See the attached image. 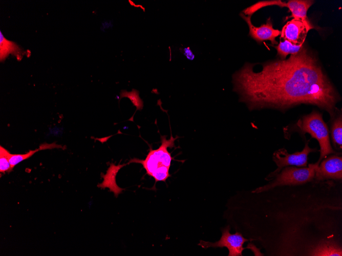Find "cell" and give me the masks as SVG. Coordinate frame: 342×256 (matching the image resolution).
Returning <instances> with one entry per match:
<instances>
[{
    "mask_svg": "<svg viewBox=\"0 0 342 256\" xmlns=\"http://www.w3.org/2000/svg\"><path fill=\"white\" fill-rule=\"evenodd\" d=\"M178 138V136L174 137L172 134L168 139H166L165 135L161 136V145L158 148L154 150L150 147L144 159L134 158L130 160L129 164H141L146 174L153 177L155 182H165L167 179L171 176L169 170L172 160L174 159L167 148L175 147V141Z\"/></svg>",
    "mask_w": 342,
    "mask_h": 256,
    "instance_id": "cell-3",
    "label": "cell"
},
{
    "mask_svg": "<svg viewBox=\"0 0 342 256\" xmlns=\"http://www.w3.org/2000/svg\"><path fill=\"white\" fill-rule=\"evenodd\" d=\"M313 3V1L291 0L287 3L284 2L283 7H287L291 12V15L288 17L310 22L307 16V12Z\"/></svg>",
    "mask_w": 342,
    "mask_h": 256,
    "instance_id": "cell-11",
    "label": "cell"
},
{
    "mask_svg": "<svg viewBox=\"0 0 342 256\" xmlns=\"http://www.w3.org/2000/svg\"><path fill=\"white\" fill-rule=\"evenodd\" d=\"M314 28L310 22L293 18L288 21L281 31V37L295 45H303L308 32Z\"/></svg>",
    "mask_w": 342,
    "mask_h": 256,
    "instance_id": "cell-7",
    "label": "cell"
},
{
    "mask_svg": "<svg viewBox=\"0 0 342 256\" xmlns=\"http://www.w3.org/2000/svg\"><path fill=\"white\" fill-rule=\"evenodd\" d=\"M277 50V55L281 57V60H284L288 54H294L300 51L303 48V45H295L291 43L287 40L283 41H280L276 45H272Z\"/></svg>",
    "mask_w": 342,
    "mask_h": 256,
    "instance_id": "cell-15",
    "label": "cell"
},
{
    "mask_svg": "<svg viewBox=\"0 0 342 256\" xmlns=\"http://www.w3.org/2000/svg\"><path fill=\"white\" fill-rule=\"evenodd\" d=\"M127 164L129 163L118 165L113 163L110 164L105 174H101V177L103 178V181L102 183L97 184V187L103 189L108 188L111 192L114 193L116 197H118L119 194H121L124 189L118 186L116 182V177L119 171Z\"/></svg>",
    "mask_w": 342,
    "mask_h": 256,
    "instance_id": "cell-10",
    "label": "cell"
},
{
    "mask_svg": "<svg viewBox=\"0 0 342 256\" xmlns=\"http://www.w3.org/2000/svg\"><path fill=\"white\" fill-rule=\"evenodd\" d=\"M248 241L239 232L230 234V227L227 226L222 229V236L219 241L212 243L201 240L198 245L205 249L209 247H226L229 251L228 256H241L245 249L243 244Z\"/></svg>",
    "mask_w": 342,
    "mask_h": 256,
    "instance_id": "cell-6",
    "label": "cell"
},
{
    "mask_svg": "<svg viewBox=\"0 0 342 256\" xmlns=\"http://www.w3.org/2000/svg\"><path fill=\"white\" fill-rule=\"evenodd\" d=\"M319 164H310L308 167H286L277 174L272 182L255 190L252 192L260 193L281 185H295L305 183L314 178L315 172Z\"/></svg>",
    "mask_w": 342,
    "mask_h": 256,
    "instance_id": "cell-4",
    "label": "cell"
},
{
    "mask_svg": "<svg viewBox=\"0 0 342 256\" xmlns=\"http://www.w3.org/2000/svg\"><path fill=\"white\" fill-rule=\"evenodd\" d=\"M314 178L317 181L342 178V157L336 154L322 160L315 170Z\"/></svg>",
    "mask_w": 342,
    "mask_h": 256,
    "instance_id": "cell-8",
    "label": "cell"
},
{
    "mask_svg": "<svg viewBox=\"0 0 342 256\" xmlns=\"http://www.w3.org/2000/svg\"><path fill=\"white\" fill-rule=\"evenodd\" d=\"M246 63L233 76L234 91L249 109L285 110L301 104H312L336 114L339 95L317 59L303 46L287 59L262 64L255 72Z\"/></svg>",
    "mask_w": 342,
    "mask_h": 256,
    "instance_id": "cell-1",
    "label": "cell"
},
{
    "mask_svg": "<svg viewBox=\"0 0 342 256\" xmlns=\"http://www.w3.org/2000/svg\"><path fill=\"white\" fill-rule=\"evenodd\" d=\"M293 132H297L303 136H305V133H309L312 138L318 141L320 146V157L317 161L318 164L329 154H338L331 145L328 126L319 112L313 111L302 117L290 129L285 128V137L289 136Z\"/></svg>",
    "mask_w": 342,
    "mask_h": 256,
    "instance_id": "cell-2",
    "label": "cell"
},
{
    "mask_svg": "<svg viewBox=\"0 0 342 256\" xmlns=\"http://www.w3.org/2000/svg\"><path fill=\"white\" fill-rule=\"evenodd\" d=\"M240 16L248 25L249 36L257 42L260 43L265 40H270L273 44H277L275 38L281 34V31L273 28L270 18L267 20L266 24L258 27L252 25L250 16H246L242 13L240 14Z\"/></svg>",
    "mask_w": 342,
    "mask_h": 256,
    "instance_id": "cell-9",
    "label": "cell"
},
{
    "mask_svg": "<svg viewBox=\"0 0 342 256\" xmlns=\"http://www.w3.org/2000/svg\"><path fill=\"white\" fill-rule=\"evenodd\" d=\"M0 59L1 61L4 60L10 54H13L16 56L19 60L22 58V50L16 43L7 40L3 35L2 32L0 33Z\"/></svg>",
    "mask_w": 342,
    "mask_h": 256,
    "instance_id": "cell-12",
    "label": "cell"
},
{
    "mask_svg": "<svg viewBox=\"0 0 342 256\" xmlns=\"http://www.w3.org/2000/svg\"><path fill=\"white\" fill-rule=\"evenodd\" d=\"M331 136L333 145L335 149H342V117L335 115L331 118Z\"/></svg>",
    "mask_w": 342,
    "mask_h": 256,
    "instance_id": "cell-14",
    "label": "cell"
},
{
    "mask_svg": "<svg viewBox=\"0 0 342 256\" xmlns=\"http://www.w3.org/2000/svg\"><path fill=\"white\" fill-rule=\"evenodd\" d=\"M56 148H62V146L57 145L55 143L52 144L44 143L42 144H41L38 148L34 150H30L26 153L23 154L10 153L9 161L11 168L13 169V168L18 163L20 162L21 161L26 159L29 158V157H31L34 153L39 151L46 149H52Z\"/></svg>",
    "mask_w": 342,
    "mask_h": 256,
    "instance_id": "cell-13",
    "label": "cell"
},
{
    "mask_svg": "<svg viewBox=\"0 0 342 256\" xmlns=\"http://www.w3.org/2000/svg\"><path fill=\"white\" fill-rule=\"evenodd\" d=\"M10 152L2 146L0 147V172L5 173L12 170L9 161Z\"/></svg>",
    "mask_w": 342,
    "mask_h": 256,
    "instance_id": "cell-17",
    "label": "cell"
},
{
    "mask_svg": "<svg viewBox=\"0 0 342 256\" xmlns=\"http://www.w3.org/2000/svg\"><path fill=\"white\" fill-rule=\"evenodd\" d=\"M309 141L306 142L305 147L301 152L289 154L287 151L282 148L275 151L273 154V160L275 163L277 169L268 176V179H271L286 167L295 166L298 167H306L307 166L308 155L310 153L316 152V148L309 147Z\"/></svg>",
    "mask_w": 342,
    "mask_h": 256,
    "instance_id": "cell-5",
    "label": "cell"
},
{
    "mask_svg": "<svg viewBox=\"0 0 342 256\" xmlns=\"http://www.w3.org/2000/svg\"><path fill=\"white\" fill-rule=\"evenodd\" d=\"M123 97L129 98L133 105L136 107V110H141L143 107V103L139 96V91L136 89H133L131 91H127L122 90L120 93V100Z\"/></svg>",
    "mask_w": 342,
    "mask_h": 256,
    "instance_id": "cell-16",
    "label": "cell"
}]
</instances>
